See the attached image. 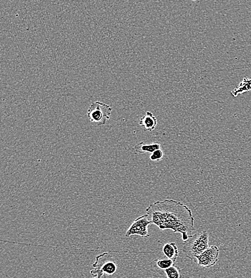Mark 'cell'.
Instances as JSON below:
<instances>
[{
	"label": "cell",
	"instance_id": "cell-1",
	"mask_svg": "<svg viewBox=\"0 0 251 278\" xmlns=\"http://www.w3.org/2000/svg\"><path fill=\"white\" fill-rule=\"evenodd\" d=\"M149 220L160 230H171L182 234L184 242L192 236L195 230V218L191 210L183 203L165 200L150 204L146 210Z\"/></svg>",
	"mask_w": 251,
	"mask_h": 278
},
{
	"label": "cell",
	"instance_id": "cell-2",
	"mask_svg": "<svg viewBox=\"0 0 251 278\" xmlns=\"http://www.w3.org/2000/svg\"><path fill=\"white\" fill-rule=\"evenodd\" d=\"M209 237L206 231L192 235L184 243L182 251L188 258L195 261L197 256L209 247Z\"/></svg>",
	"mask_w": 251,
	"mask_h": 278
},
{
	"label": "cell",
	"instance_id": "cell-3",
	"mask_svg": "<svg viewBox=\"0 0 251 278\" xmlns=\"http://www.w3.org/2000/svg\"><path fill=\"white\" fill-rule=\"evenodd\" d=\"M112 108L110 105L99 101L93 103L88 111V116L90 120L98 126L106 124L110 119Z\"/></svg>",
	"mask_w": 251,
	"mask_h": 278
},
{
	"label": "cell",
	"instance_id": "cell-4",
	"mask_svg": "<svg viewBox=\"0 0 251 278\" xmlns=\"http://www.w3.org/2000/svg\"><path fill=\"white\" fill-rule=\"evenodd\" d=\"M103 254L96 257V262L93 264L95 269L91 271V274L94 277H102L105 275L110 276L113 275L118 269V266L113 260H100L102 256L107 254V252H104Z\"/></svg>",
	"mask_w": 251,
	"mask_h": 278
},
{
	"label": "cell",
	"instance_id": "cell-5",
	"mask_svg": "<svg viewBox=\"0 0 251 278\" xmlns=\"http://www.w3.org/2000/svg\"><path fill=\"white\" fill-rule=\"evenodd\" d=\"M151 224L152 222L151 220H149L147 214L142 215L134 220L125 233V236L129 238L132 235H138L143 238H147V237L150 236L148 227Z\"/></svg>",
	"mask_w": 251,
	"mask_h": 278
},
{
	"label": "cell",
	"instance_id": "cell-6",
	"mask_svg": "<svg viewBox=\"0 0 251 278\" xmlns=\"http://www.w3.org/2000/svg\"><path fill=\"white\" fill-rule=\"evenodd\" d=\"M220 249L216 246L209 247L201 254L196 257L199 266L210 268L219 261Z\"/></svg>",
	"mask_w": 251,
	"mask_h": 278
},
{
	"label": "cell",
	"instance_id": "cell-7",
	"mask_svg": "<svg viewBox=\"0 0 251 278\" xmlns=\"http://www.w3.org/2000/svg\"><path fill=\"white\" fill-rule=\"evenodd\" d=\"M175 261L169 258L155 259L150 263L152 271L159 274L164 273L165 269L174 265Z\"/></svg>",
	"mask_w": 251,
	"mask_h": 278
},
{
	"label": "cell",
	"instance_id": "cell-8",
	"mask_svg": "<svg viewBox=\"0 0 251 278\" xmlns=\"http://www.w3.org/2000/svg\"><path fill=\"white\" fill-rule=\"evenodd\" d=\"M157 124V120L154 114L150 111H146V114L139 120V125L145 130L151 132L154 130Z\"/></svg>",
	"mask_w": 251,
	"mask_h": 278
},
{
	"label": "cell",
	"instance_id": "cell-9",
	"mask_svg": "<svg viewBox=\"0 0 251 278\" xmlns=\"http://www.w3.org/2000/svg\"><path fill=\"white\" fill-rule=\"evenodd\" d=\"M164 255L174 261L177 260L179 256V250L177 244L175 242H170L165 244L162 248Z\"/></svg>",
	"mask_w": 251,
	"mask_h": 278
},
{
	"label": "cell",
	"instance_id": "cell-10",
	"mask_svg": "<svg viewBox=\"0 0 251 278\" xmlns=\"http://www.w3.org/2000/svg\"><path fill=\"white\" fill-rule=\"evenodd\" d=\"M160 148L161 145L158 143L145 144L143 142H140L135 146L134 149L137 153L142 154L146 153L152 154L156 150H160Z\"/></svg>",
	"mask_w": 251,
	"mask_h": 278
},
{
	"label": "cell",
	"instance_id": "cell-11",
	"mask_svg": "<svg viewBox=\"0 0 251 278\" xmlns=\"http://www.w3.org/2000/svg\"><path fill=\"white\" fill-rule=\"evenodd\" d=\"M251 91V79L245 77L236 88L231 91L233 97H237L238 95Z\"/></svg>",
	"mask_w": 251,
	"mask_h": 278
},
{
	"label": "cell",
	"instance_id": "cell-12",
	"mask_svg": "<svg viewBox=\"0 0 251 278\" xmlns=\"http://www.w3.org/2000/svg\"><path fill=\"white\" fill-rule=\"evenodd\" d=\"M164 274L168 278H179L181 277V268L175 264L165 269Z\"/></svg>",
	"mask_w": 251,
	"mask_h": 278
},
{
	"label": "cell",
	"instance_id": "cell-13",
	"mask_svg": "<svg viewBox=\"0 0 251 278\" xmlns=\"http://www.w3.org/2000/svg\"><path fill=\"white\" fill-rule=\"evenodd\" d=\"M163 157V152L160 149L154 151L150 155V160L153 161L160 162Z\"/></svg>",
	"mask_w": 251,
	"mask_h": 278
},
{
	"label": "cell",
	"instance_id": "cell-14",
	"mask_svg": "<svg viewBox=\"0 0 251 278\" xmlns=\"http://www.w3.org/2000/svg\"><path fill=\"white\" fill-rule=\"evenodd\" d=\"M192 1H196V0H192Z\"/></svg>",
	"mask_w": 251,
	"mask_h": 278
}]
</instances>
